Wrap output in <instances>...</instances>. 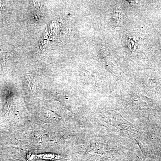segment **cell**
Listing matches in <instances>:
<instances>
[{
  "label": "cell",
  "instance_id": "1",
  "mask_svg": "<svg viewBox=\"0 0 161 161\" xmlns=\"http://www.w3.org/2000/svg\"><path fill=\"white\" fill-rule=\"evenodd\" d=\"M31 158L32 157L33 159L40 158L45 160H50L58 159L61 158V156L58 155V154H53V153H43V154H39V155L36 156L31 155Z\"/></svg>",
  "mask_w": 161,
  "mask_h": 161
}]
</instances>
